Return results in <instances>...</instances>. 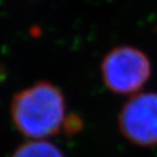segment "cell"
Returning <instances> with one entry per match:
<instances>
[{"mask_svg":"<svg viewBox=\"0 0 157 157\" xmlns=\"http://www.w3.org/2000/svg\"><path fill=\"white\" fill-rule=\"evenodd\" d=\"M11 118L17 131L29 139H43L59 133L66 119V99L50 82L40 81L15 94Z\"/></svg>","mask_w":157,"mask_h":157,"instance_id":"1","label":"cell"},{"mask_svg":"<svg viewBox=\"0 0 157 157\" xmlns=\"http://www.w3.org/2000/svg\"><path fill=\"white\" fill-rule=\"evenodd\" d=\"M101 71L104 83L113 93L127 95L139 91L148 81L152 66L142 50L119 46L104 57Z\"/></svg>","mask_w":157,"mask_h":157,"instance_id":"2","label":"cell"},{"mask_svg":"<svg viewBox=\"0 0 157 157\" xmlns=\"http://www.w3.org/2000/svg\"><path fill=\"white\" fill-rule=\"evenodd\" d=\"M118 124L128 141L137 146L157 144V93H141L123 105Z\"/></svg>","mask_w":157,"mask_h":157,"instance_id":"3","label":"cell"},{"mask_svg":"<svg viewBox=\"0 0 157 157\" xmlns=\"http://www.w3.org/2000/svg\"><path fill=\"white\" fill-rule=\"evenodd\" d=\"M11 157H64V155L54 143L38 140L21 144Z\"/></svg>","mask_w":157,"mask_h":157,"instance_id":"4","label":"cell"},{"mask_svg":"<svg viewBox=\"0 0 157 157\" xmlns=\"http://www.w3.org/2000/svg\"><path fill=\"white\" fill-rule=\"evenodd\" d=\"M82 128H83V121L78 116L70 115L66 117L63 122V129L68 135L76 134L82 130Z\"/></svg>","mask_w":157,"mask_h":157,"instance_id":"5","label":"cell"}]
</instances>
